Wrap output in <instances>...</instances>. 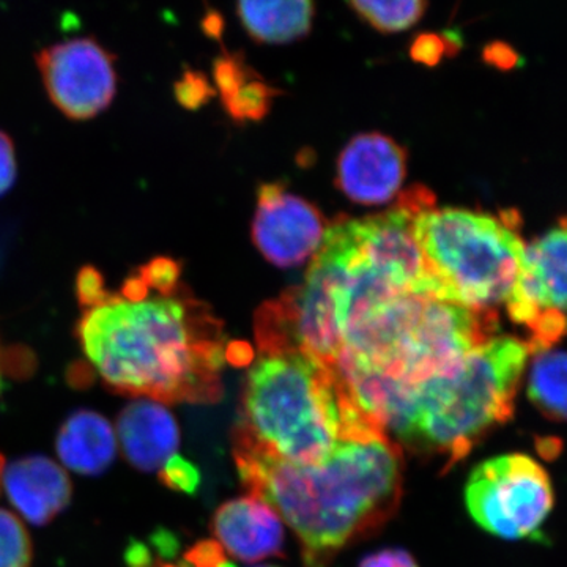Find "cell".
Masks as SVG:
<instances>
[{"instance_id": "6da1fadb", "label": "cell", "mask_w": 567, "mask_h": 567, "mask_svg": "<svg viewBox=\"0 0 567 567\" xmlns=\"http://www.w3.org/2000/svg\"><path fill=\"white\" fill-rule=\"evenodd\" d=\"M234 457L244 486L300 539L305 567L330 566L401 503L402 450L379 425L346 436L317 465L289 464L234 431Z\"/></svg>"}, {"instance_id": "7a4b0ae2", "label": "cell", "mask_w": 567, "mask_h": 567, "mask_svg": "<svg viewBox=\"0 0 567 567\" xmlns=\"http://www.w3.org/2000/svg\"><path fill=\"white\" fill-rule=\"evenodd\" d=\"M82 350L112 391L164 404H213L223 395V323L192 297L126 303L122 297L85 311Z\"/></svg>"}, {"instance_id": "3957f363", "label": "cell", "mask_w": 567, "mask_h": 567, "mask_svg": "<svg viewBox=\"0 0 567 567\" xmlns=\"http://www.w3.org/2000/svg\"><path fill=\"white\" fill-rule=\"evenodd\" d=\"M529 353L514 336L488 339L451 374L402 391L383 429L410 450L445 458L443 466L451 468L513 417Z\"/></svg>"}, {"instance_id": "277c9868", "label": "cell", "mask_w": 567, "mask_h": 567, "mask_svg": "<svg viewBox=\"0 0 567 567\" xmlns=\"http://www.w3.org/2000/svg\"><path fill=\"white\" fill-rule=\"evenodd\" d=\"M372 424L377 423L354 405L333 365L286 350L259 352L246 377L235 431L289 464L317 465L346 436Z\"/></svg>"}, {"instance_id": "5b68a950", "label": "cell", "mask_w": 567, "mask_h": 567, "mask_svg": "<svg viewBox=\"0 0 567 567\" xmlns=\"http://www.w3.org/2000/svg\"><path fill=\"white\" fill-rule=\"evenodd\" d=\"M517 213L425 208L415 218L417 244L451 303L494 309L507 303L520 276L525 244Z\"/></svg>"}, {"instance_id": "8992f818", "label": "cell", "mask_w": 567, "mask_h": 567, "mask_svg": "<svg viewBox=\"0 0 567 567\" xmlns=\"http://www.w3.org/2000/svg\"><path fill=\"white\" fill-rule=\"evenodd\" d=\"M360 251L357 219L339 216L327 227L305 284L268 301L254 319L259 352L297 350L334 365L342 352V292Z\"/></svg>"}, {"instance_id": "52a82bcc", "label": "cell", "mask_w": 567, "mask_h": 567, "mask_svg": "<svg viewBox=\"0 0 567 567\" xmlns=\"http://www.w3.org/2000/svg\"><path fill=\"white\" fill-rule=\"evenodd\" d=\"M465 502L481 528L507 540L535 536L555 505L550 476L525 454H503L477 465Z\"/></svg>"}, {"instance_id": "ba28073f", "label": "cell", "mask_w": 567, "mask_h": 567, "mask_svg": "<svg viewBox=\"0 0 567 567\" xmlns=\"http://www.w3.org/2000/svg\"><path fill=\"white\" fill-rule=\"evenodd\" d=\"M51 102L73 121H89L106 110L117 91L115 55L93 39L52 44L37 55Z\"/></svg>"}, {"instance_id": "9c48e42d", "label": "cell", "mask_w": 567, "mask_h": 567, "mask_svg": "<svg viewBox=\"0 0 567 567\" xmlns=\"http://www.w3.org/2000/svg\"><path fill=\"white\" fill-rule=\"evenodd\" d=\"M322 213L281 183H264L257 193L252 240L268 262L297 267L319 251L327 233Z\"/></svg>"}, {"instance_id": "30bf717a", "label": "cell", "mask_w": 567, "mask_h": 567, "mask_svg": "<svg viewBox=\"0 0 567 567\" xmlns=\"http://www.w3.org/2000/svg\"><path fill=\"white\" fill-rule=\"evenodd\" d=\"M516 323L532 328L546 311H567V218L525 246L516 290L506 303Z\"/></svg>"}, {"instance_id": "8fae6325", "label": "cell", "mask_w": 567, "mask_h": 567, "mask_svg": "<svg viewBox=\"0 0 567 567\" xmlns=\"http://www.w3.org/2000/svg\"><path fill=\"white\" fill-rule=\"evenodd\" d=\"M406 174V152L382 133L354 136L338 159V188L353 203H390L401 192Z\"/></svg>"}, {"instance_id": "7c38bea8", "label": "cell", "mask_w": 567, "mask_h": 567, "mask_svg": "<svg viewBox=\"0 0 567 567\" xmlns=\"http://www.w3.org/2000/svg\"><path fill=\"white\" fill-rule=\"evenodd\" d=\"M212 528L219 546L241 561L282 557L281 518L254 496L224 503L213 517Z\"/></svg>"}, {"instance_id": "4fadbf2b", "label": "cell", "mask_w": 567, "mask_h": 567, "mask_svg": "<svg viewBox=\"0 0 567 567\" xmlns=\"http://www.w3.org/2000/svg\"><path fill=\"white\" fill-rule=\"evenodd\" d=\"M3 488L13 506L33 525H47L70 505L69 473L51 458H18L2 473Z\"/></svg>"}, {"instance_id": "5bb4252c", "label": "cell", "mask_w": 567, "mask_h": 567, "mask_svg": "<svg viewBox=\"0 0 567 567\" xmlns=\"http://www.w3.org/2000/svg\"><path fill=\"white\" fill-rule=\"evenodd\" d=\"M115 431L123 456L141 472L162 470L181 443L173 413L151 399H136L126 405Z\"/></svg>"}, {"instance_id": "9a60e30c", "label": "cell", "mask_w": 567, "mask_h": 567, "mask_svg": "<svg viewBox=\"0 0 567 567\" xmlns=\"http://www.w3.org/2000/svg\"><path fill=\"white\" fill-rule=\"evenodd\" d=\"M55 450L63 465L73 472L99 476L114 462L117 439L106 417L92 410H80L62 424Z\"/></svg>"}, {"instance_id": "2e32d148", "label": "cell", "mask_w": 567, "mask_h": 567, "mask_svg": "<svg viewBox=\"0 0 567 567\" xmlns=\"http://www.w3.org/2000/svg\"><path fill=\"white\" fill-rule=\"evenodd\" d=\"M237 13L254 40L260 43H286L311 31L315 3L309 0L240 2Z\"/></svg>"}, {"instance_id": "e0dca14e", "label": "cell", "mask_w": 567, "mask_h": 567, "mask_svg": "<svg viewBox=\"0 0 567 567\" xmlns=\"http://www.w3.org/2000/svg\"><path fill=\"white\" fill-rule=\"evenodd\" d=\"M527 391L540 415L567 423V352L544 350L535 353Z\"/></svg>"}, {"instance_id": "ac0fdd59", "label": "cell", "mask_w": 567, "mask_h": 567, "mask_svg": "<svg viewBox=\"0 0 567 567\" xmlns=\"http://www.w3.org/2000/svg\"><path fill=\"white\" fill-rule=\"evenodd\" d=\"M349 6L380 32L405 31L420 21L427 9V3L423 0H399V2L357 0Z\"/></svg>"}, {"instance_id": "d6986e66", "label": "cell", "mask_w": 567, "mask_h": 567, "mask_svg": "<svg viewBox=\"0 0 567 567\" xmlns=\"http://www.w3.org/2000/svg\"><path fill=\"white\" fill-rule=\"evenodd\" d=\"M276 95L278 91L265 84L259 76H252L229 99L223 100V104L234 121H260L270 111Z\"/></svg>"}, {"instance_id": "ffe728a7", "label": "cell", "mask_w": 567, "mask_h": 567, "mask_svg": "<svg viewBox=\"0 0 567 567\" xmlns=\"http://www.w3.org/2000/svg\"><path fill=\"white\" fill-rule=\"evenodd\" d=\"M32 539L24 524L0 507V567H31Z\"/></svg>"}, {"instance_id": "44dd1931", "label": "cell", "mask_w": 567, "mask_h": 567, "mask_svg": "<svg viewBox=\"0 0 567 567\" xmlns=\"http://www.w3.org/2000/svg\"><path fill=\"white\" fill-rule=\"evenodd\" d=\"M461 48V37L454 32L421 33L410 48L413 61L434 66L446 54L453 55Z\"/></svg>"}, {"instance_id": "7402d4cb", "label": "cell", "mask_w": 567, "mask_h": 567, "mask_svg": "<svg viewBox=\"0 0 567 567\" xmlns=\"http://www.w3.org/2000/svg\"><path fill=\"white\" fill-rule=\"evenodd\" d=\"M182 265L171 257H155L151 262L137 268V275L144 279L148 289L158 290L163 297H173L178 292Z\"/></svg>"}, {"instance_id": "603a6c76", "label": "cell", "mask_w": 567, "mask_h": 567, "mask_svg": "<svg viewBox=\"0 0 567 567\" xmlns=\"http://www.w3.org/2000/svg\"><path fill=\"white\" fill-rule=\"evenodd\" d=\"M76 298L81 308L91 309L100 308V306L110 305L117 298L104 289L103 275L92 265H85L76 276Z\"/></svg>"}, {"instance_id": "cb8c5ba5", "label": "cell", "mask_w": 567, "mask_h": 567, "mask_svg": "<svg viewBox=\"0 0 567 567\" xmlns=\"http://www.w3.org/2000/svg\"><path fill=\"white\" fill-rule=\"evenodd\" d=\"M174 93L178 104L196 111L215 96V89L199 71L186 70L182 80L175 82Z\"/></svg>"}, {"instance_id": "d4e9b609", "label": "cell", "mask_w": 567, "mask_h": 567, "mask_svg": "<svg viewBox=\"0 0 567 567\" xmlns=\"http://www.w3.org/2000/svg\"><path fill=\"white\" fill-rule=\"evenodd\" d=\"M215 82L221 99H229L240 85H244L249 78H252L254 71L249 69L240 55L226 54L215 62Z\"/></svg>"}, {"instance_id": "484cf974", "label": "cell", "mask_w": 567, "mask_h": 567, "mask_svg": "<svg viewBox=\"0 0 567 567\" xmlns=\"http://www.w3.org/2000/svg\"><path fill=\"white\" fill-rule=\"evenodd\" d=\"M159 480L163 481L164 486L175 492L194 494L200 484V473L192 462L175 454L159 470Z\"/></svg>"}, {"instance_id": "4316f807", "label": "cell", "mask_w": 567, "mask_h": 567, "mask_svg": "<svg viewBox=\"0 0 567 567\" xmlns=\"http://www.w3.org/2000/svg\"><path fill=\"white\" fill-rule=\"evenodd\" d=\"M17 181V156L10 136L0 132V196H3Z\"/></svg>"}, {"instance_id": "83f0119b", "label": "cell", "mask_w": 567, "mask_h": 567, "mask_svg": "<svg viewBox=\"0 0 567 567\" xmlns=\"http://www.w3.org/2000/svg\"><path fill=\"white\" fill-rule=\"evenodd\" d=\"M186 561L193 567H219L227 558L216 540H204L186 554Z\"/></svg>"}, {"instance_id": "f1b7e54d", "label": "cell", "mask_w": 567, "mask_h": 567, "mask_svg": "<svg viewBox=\"0 0 567 567\" xmlns=\"http://www.w3.org/2000/svg\"><path fill=\"white\" fill-rule=\"evenodd\" d=\"M360 567H417L412 555L401 548H388L361 561Z\"/></svg>"}, {"instance_id": "f546056e", "label": "cell", "mask_w": 567, "mask_h": 567, "mask_svg": "<svg viewBox=\"0 0 567 567\" xmlns=\"http://www.w3.org/2000/svg\"><path fill=\"white\" fill-rule=\"evenodd\" d=\"M121 297L126 303H142L147 300L148 286L140 275L130 276L122 284Z\"/></svg>"}, {"instance_id": "4dcf8cb0", "label": "cell", "mask_w": 567, "mask_h": 567, "mask_svg": "<svg viewBox=\"0 0 567 567\" xmlns=\"http://www.w3.org/2000/svg\"><path fill=\"white\" fill-rule=\"evenodd\" d=\"M125 558L130 567H152L153 563L151 550L141 543H133Z\"/></svg>"}, {"instance_id": "1f68e13d", "label": "cell", "mask_w": 567, "mask_h": 567, "mask_svg": "<svg viewBox=\"0 0 567 567\" xmlns=\"http://www.w3.org/2000/svg\"><path fill=\"white\" fill-rule=\"evenodd\" d=\"M486 59L494 65H499L502 69L513 65L516 62V54L513 51L507 50L505 44H492L487 48Z\"/></svg>"}, {"instance_id": "d6a6232c", "label": "cell", "mask_w": 567, "mask_h": 567, "mask_svg": "<svg viewBox=\"0 0 567 567\" xmlns=\"http://www.w3.org/2000/svg\"><path fill=\"white\" fill-rule=\"evenodd\" d=\"M203 25L204 32L207 33L208 37H212V39H219V37H221L223 20L218 13L207 14V18H205L203 22Z\"/></svg>"}, {"instance_id": "836d02e7", "label": "cell", "mask_w": 567, "mask_h": 567, "mask_svg": "<svg viewBox=\"0 0 567 567\" xmlns=\"http://www.w3.org/2000/svg\"><path fill=\"white\" fill-rule=\"evenodd\" d=\"M155 546L158 547L159 554L173 555L175 548H177V543L169 533L163 532L155 536Z\"/></svg>"}, {"instance_id": "e575fe53", "label": "cell", "mask_w": 567, "mask_h": 567, "mask_svg": "<svg viewBox=\"0 0 567 567\" xmlns=\"http://www.w3.org/2000/svg\"><path fill=\"white\" fill-rule=\"evenodd\" d=\"M3 468H6V462H3V457L0 456V477H2Z\"/></svg>"}, {"instance_id": "d590c367", "label": "cell", "mask_w": 567, "mask_h": 567, "mask_svg": "<svg viewBox=\"0 0 567 567\" xmlns=\"http://www.w3.org/2000/svg\"><path fill=\"white\" fill-rule=\"evenodd\" d=\"M2 388H3V385H2V377H0V394H2Z\"/></svg>"}, {"instance_id": "8d00e7d4", "label": "cell", "mask_w": 567, "mask_h": 567, "mask_svg": "<svg viewBox=\"0 0 567 567\" xmlns=\"http://www.w3.org/2000/svg\"><path fill=\"white\" fill-rule=\"evenodd\" d=\"M259 567H274V566H259Z\"/></svg>"}]
</instances>
